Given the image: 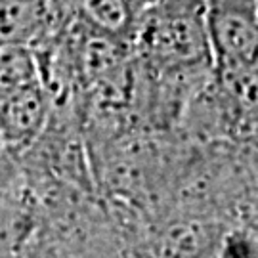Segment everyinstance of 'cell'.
I'll return each instance as SVG.
<instances>
[{
    "instance_id": "1",
    "label": "cell",
    "mask_w": 258,
    "mask_h": 258,
    "mask_svg": "<svg viewBox=\"0 0 258 258\" xmlns=\"http://www.w3.org/2000/svg\"><path fill=\"white\" fill-rule=\"evenodd\" d=\"M132 52L153 79L178 81L211 75L212 57L205 0H155L140 16Z\"/></svg>"
},
{
    "instance_id": "2",
    "label": "cell",
    "mask_w": 258,
    "mask_h": 258,
    "mask_svg": "<svg viewBox=\"0 0 258 258\" xmlns=\"http://www.w3.org/2000/svg\"><path fill=\"white\" fill-rule=\"evenodd\" d=\"M205 21L214 73H256V0H205Z\"/></svg>"
},
{
    "instance_id": "3",
    "label": "cell",
    "mask_w": 258,
    "mask_h": 258,
    "mask_svg": "<svg viewBox=\"0 0 258 258\" xmlns=\"http://www.w3.org/2000/svg\"><path fill=\"white\" fill-rule=\"evenodd\" d=\"M52 115V102L40 79L0 98V138L18 159L42 134Z\"/></svg>"
},
{
    "instance_id": "4",
    "label": "cell",
    "mask_w": 258,
    "mask_h": 258,
    "mask_svg": "<svg viewBox=\"0 0 258 258\" xmlns=\"http://www.w3.org/2000/svg\"><path fill=\"white\" fill-rule=\"evenodd\" d=\"M75 23L98 37L132 44L144 0H71Z\"/></svg>"
},
{
    "instance_id": "5",
    "label": "cell",
    "mask_w": 258,
    "mask_h": 258,
    "mask_svg": "<svg viewBox=\"0 0 258 258\" xmlns=\"http://www.w3.org/2000/svg\"><path fill=\"white\" fill-rule=\"evenodd\" d=\"M42 0H0V46L37 48L44 42Z\"/></svg>"
},
{
    "instance_id": "6",
    "label": "cell",
    "mask_w": 258,
    "mask_h": 258,
    "mask_svg": "<svg viewBox=\"0 0 258 258\" xmlns=\"http://www.w3.org/2000/svg\"><path fill=\"white\" fill-rule=\"evenodd\" d=\"M38 79L33 50L27 46H0V98Z\"/></svg>"
},
{
    "instance_id": "7",
    "label": "cell",
    "mask_w": 258,
    "mask_h": 258,
    "mask_svg": "<svg viewBox=\"0 0 258 258\" xmlns=\"http://www.w3.org/2000/svg\"><path fill=\"white\" fill-rule=\"evenodd\" d=\"M19 180L18 159L8 151L4 142L0 138V187L14 185Z\"/></svg>"
},
{
    "instance_id": "8",
    "label": "cell",
    "mask_w": 258,
    "mask_h": 258,
    "mask_svg": "<svg viewBox=\"0 0 258 258\" xmlns=\"http://www.w3.org/2000/svg\"><path fill=\"white\" fill-rule=\"evenodd\" d=\"M151 2H155V0H144V4L148 6V4H151Z\"/></svg>"
}]
</instances>
